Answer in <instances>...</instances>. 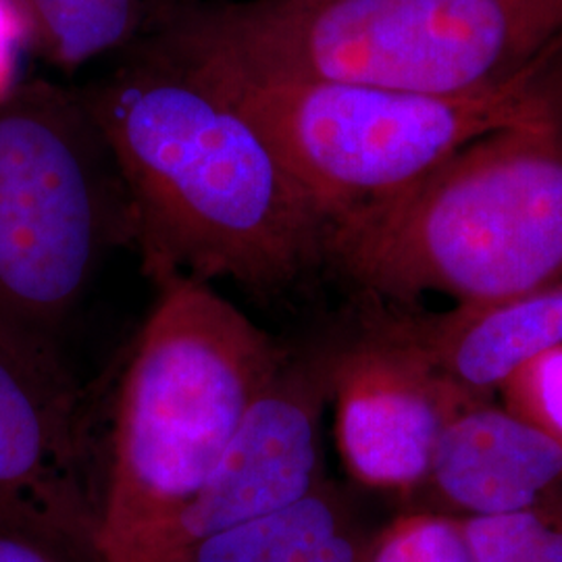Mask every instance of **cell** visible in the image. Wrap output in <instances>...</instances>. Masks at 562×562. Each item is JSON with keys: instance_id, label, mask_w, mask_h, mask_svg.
I'll use <instances>...</instances> for the list:
<instances>
[{"instance_id": "6da1fadb", "label": "cell", "mask_w": 562, "mask_h": 562, "mask_svg": "<svg viewBox=\"0 0 562 562\" xmlns=\"http://www.w3.org/2000/svg\"><path fill=\"white\" fill-rule=\"evenodd\" d=\"M120 167L146 276L278 294L323 262L327 220L234 102L144 48L83 90Z\"/></svg>"}, {"instance_id": "7a4b0ae2", "label": "cell", "mask_w": 562, "mask_h": 562, "mask_svg": "<svg viewBox=\"0 0 562 562\" xmlns=\"http://www.w3.org/2000/svg\"><path fill=\"white\" fill-rule=\"evenodd\" d=\"M202 74L469 97L562 57V0H238L183 4L148 44Z\"/></svg>"}, {"instance_id": "3957f363", "label": "cell", "mask_w": 562, "mask_h": 562, "mask_svg": "<svg viewBox=\"0 0 562 562\" xmlns=\"http://www.w3.org/2000/svg\"><path fill=\"white\" fill-rule=\"evenodd\" d=\"M554 69V67H552ZM323 262L362 296L498 301L562 280V115L543 101L401 192L327 223Z\"/></svg>"}, {"instance_id": "277c9868", "label": "cell", "mask_w": 562, "mask_h": 562, "mask_svg": "<svg viewBox=\"0 0 562 562\" xmlns=\"http://www.w3.org/2000/svg\"><path fill=\"white\" fill-rule=\"evenodd\" d=\"M155 285L104 450L101 562L161 561L285 352L211 283L171 276Z\"/></svg>"}, {"instance_id": "5b68a950", "label": "cell", "mask_w": 562, "mask_h": 562, "mask_svg": "<svg viewBox=\"0 0 562 562\" xmlns=\"http://www.w3.org/2000/svg\"><path fill=\"white\" fill-rule=\"evenodd\" d=\"M134 241L120 167L83 92L0 97V319L59 344L109 255Z\"/></svg>"}, {"instance_id": "8992f818", "label": "cell", "mask_w": 562, "mask_h": 562, "mask_svg": "<svg viewBox=\"0 0 562 562\" xmlns=\"http://www.w3.org/2000/svg\"><path fill=\"white\" fill-rule=\"evenodd\" d=\"M554 63L469 97L181 69L259 125L329 223L413 186L469 142L529 113L548 94Z\"/></svg>"}, {"instance_id": "52a82bcc", "label": "cell", "mask_w": 562, "mask_h": 562, "mask_svg": "<svg viewBox=\"0 0 562 562\" xmlns=\"http://www.w3.org/2000/svg\"><path fill=\"white\" fill-rule=\"evenodd\" d=\"M104 454L59 344L0 319V529L60 562H101Z\"/></svg>"}, {"instance_id": "ba28073f", "label": "cell", "mask_w": 562, "mask_h": 562, "mask_svg": "<svg viewBox=\"0 0 562 562\" xmlns=\"http://www.w3.org/2000/svg\"><path fill=\"white\" fill-rule=\"evenodd\" d=\"M361 327L329 341L334 434L350 480L367 490L415 496L443 429L475 398L464 394L364 296Z\"/></svg>"}, {"instance_id": "9c48e42d", "label": "cell", "mask_w": 562, "mask_h": 562, "mask_svg": "<svg viewBox=\"0 0 562 562\" xmlns=\"http://www.w3.org/2000/svg\"><path fill=\"white\" fill-rule=\"evenodd\" d=\"M329 359L331 344L285 348L222 459L169 531L159 562H180L194 543L296 503L325 480Z\"/></svg>"}, {"instance_id": "30bf717a", "label": "cell", "mask_w": 562, "mask_h": 562, "mask_svg": "<svg viewBox=\"0 0 562 562\" xmlns=\"http://www.w3.org/2000/svg\"><path fill=\"white\" fill-rule=\"evenodd\" d=\"M415 496L461 519L546 503L562 496V446L504 406L473 402L443 429Z\"/></svg>"}, {"instance_id": "8fae6325", "label": "cell", "mask_w": 562, "mask_h": 562, "mask_svg": "<svg viewBox=\"0 0 562 562\" xmlns=\"http://www.w3.org/2000/svg\"><path fill=\"white\" fill-rule=\"evenodd\" d=\"M382 304L402 336L475 401H492L525 362L562 344V280L498 301L454 302L442 313Z\"/></svg>"}, {"instance_id": "7c38bea8", "label": "cell", "mask_w": 562, "mask_h": 562, "mask_svg": "<svg viewBox=\"0 0 562 562\" xmlns=\"http://www.w3.org/2000/svg\"><path fill=\"white\" fill-rule=\"evenodd\" d=\"M371 536L357 503L325 477L301 501L194 543L180 562H362Z\"/></svg>"}, {"instance_id": "4fadbf2b", "label": "cell", "mask_w": 562, "mask_h": 562, "mask_svg": "<svg viewBox=\"0 0 562 562\" xmlns=\"http://www.w3.org/2000/svg\"><path fill=\"white\" fill-rule=\"evenodd\" d=\"M46 60L65 71L132 41L142 25V0H7Z\"/></svg>"}, {"instance_id": "5bb4252c", "label": "cell", "mask_w": 562, "mask_h": 562, "mask_svg": "<svg viewBox=\"0 0 562 562\" xmlns=\"http://www.w3.org/2000/svg\"><path fill=\"white\" fill-rule=\"evenodd\" d=\"M462 525L475 562H562V496Z\"/></svg>"}, {"instance_id": "9a60e30c", "label": "cell", "mask_w": 562, "mask_h": 562, "mask_svg": "<svg viewBox=\"0 0 562 562\" xmlns=\"http://www.w3.org/2000/svg\"><path fill=\"white\" fill-rule=\"evenodd\" d=\"M362 562H475L461 517L408 508L373 531Z\"/></svg>"}, {"instance_id": "2e32d148", "label": "cell", "mask_w": 562, "mask_h": 562, "mask_svg": "<svg viewBox=\"0 0 562 562\" xmlns=\"http://www.w3.org/2000/svg\"><path fill=\"white\" fill-rule=\"evenodd\" d=\"M498 392L504 408L562 446V344L525 362Z\"/></svg>"}, {"instance_id": "e0dca14e", "label": "cell", "mask_w": 562, "mask_h": 562, "mask_svg": "<svg viewBox=\"0 0 562 562\" xmlns=\"http://www.w3.org/2000/svg\"><path fill=\"white\" fill-rule=\"evenodd\" d=\"M0 562H60L41 546L0 529Z\"/></svg>"}, {"instance_id": "ac0fdd59", "label": "cell", "mask_w": 562, "mask_h": 562, "mask_svg": "<svg viewBox=\"0 0 562 562\" xmlns=\"http://www.w3.org/2000/svg\"><path fill=\"white\" fill-rule=\"evenodd\" d=\"M559 63V60H557ZM552 81H554V92H557V102H559V109H561L562 115V81L559 78V71H557V65L552 69Z\"/></svg>"}]
</instances>
